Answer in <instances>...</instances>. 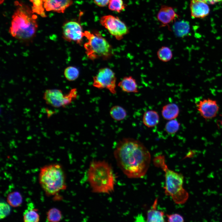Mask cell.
I'll list each match as a JSON object with an SVG mask.
<instances>
[{
	"label": "cell",
	"mask_w": 222,
	"mask_h": 222,
	"mask_svg": "<svg viewBox=\"0 0 222 222\" xmlns=\"http://www.w3.org/2000/svg\"><path fill=\"white\" fill-rule=\"evenodd\" d=\"M114 155L118 166L129 178H142L149 168L150 153L143 144L137 139L126 138L120 141Z\"/></svg>",
	"instance_id": "6da1fadb"
},
{
	"label": "cell",
	"mask_w": 222,
	"mask_h": 222,
	"mask_svg": "<svg viewBox=\"0 0 222 222\" xmlns=\"http://www.w3.org/2000/svg\"><path fill=\"white\" fill-rule=\"evenodd\" d=\"M5 0H0V4H1Z\"/></svg>",
	"instance_id": "836d02e7"
},
{
	"label": "cell",
	"mask_w": 222,
	"mask_h": 222,
	"mask_svg": "<svg viewBox=\"0 0 222 222\" xmlns=\"http://www.w3.org/2000/svg\"><path fill=\"white\" fill-rule=\"evenodd\" d=\"M33 4L32 10L42 17L46 16L42 6L43 0H30Z\"/></svg>",
	"instance_id": "83f0119b"
},
{
	"label": "cell",
	"mask_w": 222,
	"mask_h": 222,
	"mask_svg": "<svg viewBox=\"0 0 222 222\" xmlns=\"http://www.w3.org/2000/svg\"><path fill=\"white\" fill-rule=\"evenodd\" d=\"M83 33L80 25L75 21L67 22L63 27V38L68 42H75L79 45L82 43Z\"/></svg>",
	"instance_id": "30bf717a"
},
{
	"label": "cell",
	"mask_w": 222,
	"mask_h": 222,
	"mask_svg": "<svg viewBox=\"0 0 222 222\" xmlns=\"http://www.w3.org/2000/svg\"><path fill=\"white\" fill-rule=\"evenodd\" d=\"M16 8L12 17L9 32L12 36L20 40L31 39L38 27L37 16L26 5L17 1Z\"/></svg>",
	"instance_id": "7a4b0ae2"
},
{
	"label": "cell",
	"mask_w": 222,
	"mask_h": 222,
	"mask_svg": "<svg viewBox=\"0 0 222 222\" xmlns=\"http://www.w3.org/2000/svg\"><path fill=\"white\" fill-rule=\"evenodd\" d=\"M172 28L174 34L179 37L186 36L188 34L190 30L189 23L183 20L176 22Z\"/></svg>",
	"instance_id": "e0dca14e"
},
{
	"label": "cell",
	"mask_w": 222,
	"mask_h": 222,
	"mask_svg": "<svg viewBox=\"0 0 222 222\" xmlns=\"http://www.w3.org/2000/svg\"><path fill=\"white\" fill-rule=\"evenodd\" d=\"M39 180L42 188L49 195L56 194L66 188L64 173L59 164H51L42 167Z\"/></svg>",
	"instance_id": "5b68a950"
},
{
	"label": "cell",
	"mask_w": 222,
	"mask_h": 222,
	"mask_svg": "<svg viewBox=\"0 0 222 222\" xmlns=\"http://www.w3.org/2000/svg\"><path fill=\"white\" fill-rule=\"evenodd\" d=\"M47 220L50 222H59L62 218L61 211L55 208L50 209L47 212Z\"/></svg>",
	"instance_id": "484cf974"
},
{
	"label": "cell",
	"mask_w": 222,
	"mask_h": 222,
	"mask_svg": "<svg viewBox=\"0 0 222 222\" xmlns=\"http://www.w3.org/2000/svg\"><path fill=\"white\" fill-rule=\"evenodd\" d=\"M77 96L76 89L71 90L66 94L57 89H48L44 92L43 99L47 104L55 108L64 107L70 104Z\"/></svg>",
	"instance_id": "52a82bcc"
},
{
	"label": "cell",
	"mask_w": 222,
	"mask_h": 222,
	"mask_svg": "<svg viewBox=\"0 0 222 222\" xmlns=\"http://www.w3.org/2000/svg\"><path fill=\"white\" fill-rule=\"evenodd\" d=\"M83 35L87 39L84 47L88 59L92 60L100 58L107 59L111 57L113 54L112 47L99 32L85 31Z\"/></svg>",
	"instance_id": "8992f818"
},
{
	"label": "cell",
	"mask_w": 222,
	"mask_h": 222,
	"mask_svg": "<svg viewBox=\"0 0 222 222\" xmlns=\"http://www.w3.org/2000/svg\"><path fill=\"white\" fill-rule=\"evenodd\" d=\"M158 201V198H156L154 200L151 208L148 211L146 218L147 222L165 221L164 217V212L157 209Z\"/></svg>",
	"instance_id": "2e32d148"
},
{
	"label": "cell",
	"mask_w": 222,
	"mask_h": 222,
	"mask_svg": "<svg viewBox=\"0 0 222 222\" xmlns=\"http://www.w3.org/2000/svg\"><path fill=\"white\" fill-rule=\"evenodd\" d=\"M7 200L10 205L13 207H16L19 206L22 204V197L19 192L14 191L8 195Z\"/></svg>",
	"instance_id": "7402d4cb"
},
{
	"label": "cell",
	"mask_w": 222,
	"mask_h": 222,
	"mask_svg": "<svg viewBox=\"0 0 222 222\" xmlns=\"http://www.w3.org/2000/svg\"><path fill=\"white\" fill-rule=\"evenodd\" d=\"M165 156L160 155L153 159L154 165L164 172L165 184L164 187L165 195L171 197L177 204L184 203L188 197V194L183 187V176L182 174L169 169L166 165Z\"/></svg>",
	"instance_id": "3957f363"
},
{
	"label": "cell",
	"mask_w": 222,
	"mask_h": 222,
	"mask_svg": "<svg viewBox=\"0 0 222 222\" xmlns=\"http://www.w3.org/2000/svg\"><path fill=\"white\" fill-rule=\"evenodd\" d=\"M100 22L117 40L121 39L129 32L125 24L117 17L105 15L101 18Z\"/></svg>",
	"instance_id": "ba28073f"
},
{
	"label": "cell",
	"mask_w": 222,
	"mask_h": 222,
	"mask_svg": "<svg viewBox=\"0 0 222 222\" xmlns=\"http://www.w3.org/2000/svg\"><path fill=\"white\" fill-rule=\"evenodd\" d=\"M178 17L173 8L165 6H162L157 14L158 20L164 26L168 24Z\"/></svg>",
	"instance_id": "5bb4252c"
},
{
	"label": "cell",
	"mask_w": 222,
	"mask_h": 222,
	"mask_svg": "<svg viewBox=\"0 0 222 222\" xmlns=\"http://www.w3.org/2000/svg\"><path fill=\"white\" fill-rule=\"evenodd\" d=\"M179 109L175 103H170L164 106L162 110L163 117L165 119L171 120L175 119L178 116Z\"/></svg>",
	"instance_id": "ac0fdd59"
},
{
	"label": "cell",
	"mask_w": 222,
	"mask_h": 222,
	"mask_svg": "<svg viewBox=\"0 0 222 222\" xmlns=\"http://www.w3.org/2000/svg\"><path fill=\"white\" fill-rule=\"evenodd\" d=\"M222 118L219 121L220 125L222 126V115H221Z\"/></svg>",
	"instance_id": "d6a6232c"
},
{
	"label": "cell",
	"mask_w": 222,
	"mask_h": 222,
	"mask_svg": "<svg viewBox=\"0 0 222 222\" xmlns=\"http://www.w3.org/2000/svg\"><path fill=\"white\" fill-rule=\"evenodd\" d=\"M167 221L170 222H183L184 219L183 217L180 215L178 213L171 214H166Z\"/></svg>",
	"instance_id": "f546056e"
},
{
	"label": "cell",
	"mask_w": 222,
	"mask_h": 222,
	"mask_svg": "<svg viewBox=\"0 0 222 222\" xmlns=\"http://www.w3.org/2000/svg\"><path fill=\"white\" fill-rule=\"evenodd\" d=\"M118 86L124 92L130 93H137L138 87L136 80L132 76H125L118 84Z\"/></svg>",
	"instance_id": "9a60e30c"
},
{
	"label": "cell",
	"mask_w": 222,
	"mask_h": 222,
	"mask_svg": "<svg viewBox=\"0 0 222 222\" xmlns=\"http://www.w3.org/2000/svg\"><path fill=\"white\" fill-rule=\"evenodd\" d=\"M108 7L110 10L120 13L125 9L126 5L122 0H110Z\"/></svg>",
	"instance_id": "d4e9b609"
},
{
	"label": "cell",
	"mask_w": 222,
	"mask_h": 222,
	"mask_svg": "<svg viewBox=\"0 0 222 222\" xmlns=\"http://www.w3.org/2000/svg\"><path fill=\"white\" fill-rule=\"evenodd\" d=\"M159 121V116L157 112L150 110L145 112L142 121L144 124L149 128L152 127L157 125Z\"/></svg>",
	"instance_id": "d6986e66"
},
{
	"label": "cell",
	"mask_w": 222,
	"mask_h": 222,
	"mask_svg": "<svg viewBox=\"0 0 222 222\" xmlns=\"http://www.w3.org/2000/svg\"><path fill=\"white\" fill-rule=\"evenodd\" d=\"M180 125V123L177 120L175 119L170 120L165 125V131L168 134H174L179 130Z\"/></svg>",
	"instance_id": "4316f807"
},
{
	"label": "cell",
	"mask_w": 222,
	"mask_h": 222,
	"mask_svg": "<svg viewBox=\"0 0 222 222\" xmlns=\"http://www.w3.org/2000/svg\"><path fill=\"white\" fill-rule=\"evenodd\" d=\"M79 74V70L75 67L68 66L64 70V75L65 77L68 81L75 80L78 78Z\"/></svg>",
	"instance_id": "cb8c5ba5"
},
{
	"label": "cell",
	"mask_w": 222,
	"mask_h": 222,
	"mask_svg": "<svg viewBox=\"0 0 222 222\" xmlns=\"http://www.w3.org/2000/svg\"><path fill=\"white\" fill-rule=\"evenodd\" d=\"M94 3L100 7H104L107 5L110 0H93Z\"/></svg>",
	"instance_id": "4dcf8cb0"
},
{
	"label": "cell",
	"mask_w": 222,
	"mask_h": 222,
	"mask_svg": "<svg viewBox=\"0 0 222 222\" xmlns=\"http://www.w3.org/2000/svg\"><path fill=\"white\" fill-rule=\"evenodd\" d=\"M46 10L63 13L66 9L72 5V0H43Z\"/></svg>",
	"instance_id": "4fadbf2b"
},
{
	"label": "cell",
	"mask_w": 222,
	"mask_h": 222,
	"mask_svg": "<svg viewBox=\"0 0 222 222\" xmlns=\"http://www.w3.org/2000/svg\"><path fill=\"white\" fill-rule=\"evenodd\" d=\"M190 9L191 16L194 18H203L209 14L210 9L208 4L197 0H191Z\"/></svg>",
	"instance_id": "7c38bea8"
},
{
	"label": "cell",
	"mask_w": 222,
	"mask_h": 222,
	"mask_svg": "<svg viewBox=\"0 0 222 222\" xmlns=\"http://www.w3.org/2000/svg\"><path fill=\"white\" fill-rule=\"evenodd\" d=\"M116 78L115 73L110 68L100 69L93 78V86L98 88H106L112 94L116 93Z\"/></svg>",
	"instance_id": "9c48e42d"
},
{
	"label": "cell",
	"mask_w": 222,
	"mask_h": 222,
	"mask_svg": "<svg viewBox=\"0 0 222 222\" xmlns=\"http://www.w3.org/2000/svg\"><path fill=\"white\" fill-rule=\"evenodd\" d=\"M196 107L200 116L206 120L215 117L219 109L216 101L210 98L200 101L196 104Z\"/></svg>",
	"instance_id": "8fae6325"
},
{
	"label": "cell",
	"mask_w": 222,
	"mask_h": 222,
	"mask_svg": "<svg viewBox=\"0 0 222 222\" xmlns=\"http://www.w3.org/2000/svg\"><path fill=\"white\" fill-rule=\"evenodd\" d=\"M109 113L111 117L117 121H120L124 119L127 115V113L125 109L118 105L114 106L112 107Z\"/></svg>",
	"instance_id": "ffe728a7"
},
{
	"label": "cell",
	"mask_w": 222,
	"mask_h": 222,
	"mask_svg": "<svg viewBox=\"0 0 222 222\" xmlns=\"http://www.w3.org/2000/svg\"><path fill=\"white\" fill-rule=\"evenodd\" d=\"M37 209H32L26 210L23 214V220L25 222H37L39 221V216L37 212Z\"/></svg>",
	"instance_id": "603a6c76"
},
{
	"label": "cell",
	"mask_w": 222,
	"mask_h": 222,
	"mask_svg": "<svg viewBox=\"0 0 222 222\" xmlns=\"http://www.w3.org/2000/svg\"><path fill=\"white\" fill-rule=\"evenodd\" d=\"M204 2L208 4H214L217 2H222V0H197Z\"/></svg>",
	"instance_id": "1f68e13d"
},
{
	"label": "cell",
	"mask_w": 222,
	"mask_h": 222,
	"mask_svg": "<svg viewBox=\"0 0 222 222\" xmlns=\"http://www.w3.org/2000/svg\"><path fill=\"white\" fill-rule=\"evenodd\" d=\"M88 179L94 192L109 194L114 190V173L111 166L105 161L92 162L88 172Z\"/></svg>",
	"instance_id": "277c9868"
},
{
	"label": "cell",
	"mask_w": 222,
	"mask_h": 222,
	"mask_svg": "<svg viewBox=\"0 0 222 222\" xmlns=\"http://www.w3.org/2000/svg\"><path fill=\"white\" fill-rule=\"evenodd\" d=\"M0 218H4L8 215L10 211L9 205L6 203L1 202L0 204Z\"/></svg>",
	"instance_id": "f1b7e54d"
},
{
	"label": "cell",
	"mask_w": 222,
	"mask_h": 222,
	"mask_svg": "<svg viewBox=\"0 0 222 222\" xmlns=\"http://www.w3.org/2000/svg\"><path fill=\"white\" fill-rule=\"evenodd\" d=\"M157 56L158 59L163 62L170 61L173 57V53L171 49L167 46H162L158 50Z\"/></svg>",
	"instance_id": "44dd1931"
}]
</instances>
